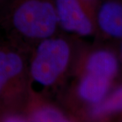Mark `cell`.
I'll return each instance as SVG.
<instances>
[{"label": "cell", "mask_w": 122, "mask_h": 122, "mask_svg": "<svg viewBox=\"0 0 122 122\" xmlns=\"http://www.w3.org/2000/svg\"><path fill=\"white\" fill-rule=\"evenodd\" d=\"M28 122H69L68 115L55 105L47 102L42 96L30 91L22 110Z\"/></svg>", "instance_id": "cell-5"}, {"label": "cell", "mask_w": 122, "mask_h": 122, "mask_svg": "<svg viewBox=\"0 0 122 122\" xmlns=\"http://www.w3.org/2000/svg\"><path fill=\"white\" fill-rule=\"evenodd\" d=\"M8 17L18 38L35 45L54 35L59 26L54 0H14Z\"/></svg>", "instance_id": "cell-2"}, {"label": "cell", "mask_w": 122, "mask_h": 122, "mask_svg": "<svg viewBox=\"0 0 122 122\" xmlns=\"http://www.w3.org/2000/svg\"><path fill=\"white\" fill-rule=\"evenodd\" d=\"M97 22L102 32L115 38H122V3L108 1L101 5Z\"/></svg>", "instance_id": "cell-8"}, {"label": "cell", "mask_w": 122, "mask_h": 122, "mask_svg": "<svg viewBox=\"0 0 122 122\" xmlns=\"http://www.w3.org/2000/svg\"><path fill=\"white\" fill-rule=\"evenodd\" d=\"M89 1H93V0H89Z\"/></svg>", "instance_id": "cell-11"}, {"label": "cell", "mask_w": 122, "mask_h": 122, "mask_svg": "<svg viewBox=\"0 0 122 122\" xmlns=\"http://www.w3.org/2000/svg\"><path fill=\"white\" fill-rule=\"evenodd\" d=\"M30 92L29 60L18 46H0V113L21 111Z\"/></svg>", "instance_id": "cell-3"}, {"label": "cell", "mask_w": 122, "mask_h": 122, "mask_svg": "<svg viewBox=\"0 0 122 122\" xmlns=\"http://www.w3.org/2000/svg\"><path fill=\"white\" fill-rule=\"evenodd\" d=\"M119 69V62L113 53L107 50H98L88 54L83 65L77 67L78 74L90 73L113 79Z\"/></svg>", "instance_id": "cell-7"}, {"label": "cell", "mask_w": 122, "mask_h": 122, "mask_svg": "<svg viewBox=\"0 0 122 122\" xmlns=\"http://www.w3.org/2000/svg\"><path fill=\"white\" fill-rule=\"evenodd\" d=\"M58 26L62 29L80 36L94 32L89 0H54Z\"/></svg>", "instance_id": "cell-4"}, {"label": "cell", "mask_w": 122, "mask_h": 122, "mask_svg": "<svg viewBox=\"0 0 122 122\" xmlns=\"http://www.w3.org/2000/svg\"><path fill=\"white\" fill-rule=\"evenodd\" d=\"M119 112H122V85L99 103L93 105L90 113L94 117H100Z\"/></svg>", "instance_id": "cell-9"}, {"label": "cell", "mask_w": 122, "mask_h": 122, "mask_svg": "<svg viewBox=\"0 0 122 122\" xmlns=\"http://www.w3.org/2000/svg\"><path fill=\"white\" fill-rule=\"evenodd\" d=\"M72 61L69 41L53 35L35 45L29 60L30 91L39 94L57 87L65 77Z\"/></svg>", "instance_id": "cell-1"}, {"label": "cell", "mask_w": 122, "mask_h": 122, "mask_svg": "<svg viewBox=\"0 0 122 122\" xmlns=\"http://www.w3.org/2000/svg\"><path fill=\"white\" fill-rule=\"evenodd\" d=\"M111 79L90 73L79 74L75 87L78 100L84 103L95 105L107 96L111 86Z\"/></svg>", "instance_id": "cell-6"}, {"label": "cell", "mask_w": 122, "mask_h": 122, "mask_svg": "<svg viewBox=\"0 0 122 122\" xmlns=\"http://www.w3.org/2000/svg\"><path fill=\"white\" fill-rule=\"evenodd\" d=\"M121 55H122V47H121Z\"/></svg>", "instance_id": "cell-10"}]
</instances>
